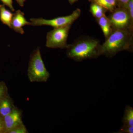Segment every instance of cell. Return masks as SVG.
Segmentation results:
<instances>
[{
  "label": "cell",
  "mask_w": 133,
  "mask_h": 133,
  "mask_svg": "<svg viewBox=\"0 0 133 133\" xmlns=\"http://www.w3.org/2000/svg\"><path fill=\"white\" fill-rule=\"evenodd\" d=\"M132 35L128 29H115L100 47V54L108 57L114 56L118 52L129 51L132 48Z\"/></svg>",
  "instance_id": "6da1fadb"
},
{
  "label": "cell",
  "mask_w": 133,
  "mask_h": 133,
  "mask_svg": "<svg viewBox=\"0 0 133 133\" xmlns=\"http://www.w3.org/2000/svg\"><path fill=\"white\" fill-rule=\"evenodd\" d=\"M100 45L97 39L89 37L79 38L69 44L66 55L69 58L77 62L97 58L100 56Z\"/></svg>",
  "instance_id": "7a4b0ae2"
},
{
  "label": "cell",
  "mask_w": 133,
  "mask_h": 133,
  "mask_svg": "<svg viewBox=\"0 0 133 133\" xmlns=\"http://www.w3.org/2000/svg\"><path fill=\"white\" fill-rule=\"evenodd\" d=\"M28 76L31 82H45L49 78L50 74L45 67L39 48L34 50L30 55Z\"/></svg>",
  "instance_id": "3957f363"
},
{
  "label": "cell",
  "mask_w": 133,
  "mask_h": 133,
  "mask_svg": "<svg viewBox=\"0 0 133 133\" xmlns=\"http://www.w3.org/2000/svg\"><path fill=\"white\" fill-rule=\"evenodd\" d=\"M71 26L55 28L48 32L46 36V47L52 49H66L69 45L67 40Z\"/></svg>",
  "instance_id": "277c9868"
},
{
  "label": "cell",
  "mask_w": 133,
  "mask_h": 133,
  "mask_svg": "<svg viewBox=\"0 0 133 133\" xmlns=\"http://www.w3.org/2000/svg\"><path fill=\"white\" fill-rule=\"evenodd\" d=\"M81 14V10L77 9L70 15L65 16L59 17L57 18L47 20L42 18H31V25L34 26L47 25L54 28H58L63 26L71 25L78 18Z\"/></svg>",
  "instance_id": "5b68a950"
},
{
  "label": "cell",
  "mask_w": 133,
  "mask_h": 133,
  "mask_svg": "<svg viewBox=\"0 0 133 133\" xmlns=\"http://www.w3.org/2000/svg\"><path fill=\"white\" fill-rule=\"evenodd\" d=\"M114 11L109 18L112 26L115 29H128L132 20L127 10L119 9Z\"/></svg>",
  "instance_id": "8992f818"
},
{
  "label": "cell",
  "mask_w": 133,
  "mask_h": 133,
  "mask_svg": "<svg viewBox=\"0 0 133 133\" xmlns=\"http://www.w3.org/2000/svg\"><path fill=\"white\" fill-rule=\"evenodd\" d=\"M3 119L6 133H8L12 129L23 123L22 111L16 107L10 113L3 117Z\"/></svg>",
  "instance_id": "52a82bcc"
},
{
  "label": "cell",
  "mask_w": 133,
  "mask_h": 133,
  "mask_svg": "<svg viewBox=\"0 0 133 133\" xmlns=\"http://www.w3.org/2000/svg\"><path fill=\"white\" fill-rule=\"evenodd\" d=\"M31 22L26 20L24 13L18 10L13 15L11 21V29L16 32L22 35L24 32L23 27L26 25H31Z\"/></svg>",
  "instance_id": "ba28073f"
},
{
  "label": "cell",
  "mask_w": 133,
  "mask_h": 133,
  "mask_svg": "<svg viewBox=\"0 0 133 133\" xmlns=\"http://www.w3.org/2000/svg\"><path fill=\"white\" fill-rule=\"evenodd\" d=\"M15 107L13 99L9 94L0 101V116L3 118L10 113Z\"/></svg>",
  "instance_id": "9c48e42d"
},
{
  "label": "cell",
  "mask_w": 133,
  "mask_h": 133,
  "mask_svg": "<svg viewBox=\"0 0 133 133\" xmlns=\"http://www.w3.org/2000/svg\"><path fill=\"white\" fill-rule=\"evenodd\" d=\"M5 5H0V21L11 29V21L14 14L7 9Z\"/></svg>",
  "instance_id": "30bf717a"
},
{
  "label": "cell",
  "mask_w": 133,
  "mask_h": 133,
  "mask_svg": "<svg viewBox=\"0 0 133 133\" xmlns=\"http://www.w3.org/2000/svg\"><path fill=\"white\" fill-rule=\"evenodd\" d=\"M98 22L101 29L106 38L112 32L111 24L109 18L105 15L97 19Z\"/></svg>",
  "instance_id": "8fae6325"
},
{
  "label": "cell",
  "mask_w": 133,
  "mask_h": 133,
  "mask_svg": "<svg viewBox=\"0 0 133 133\" xmlns=\"http://www.w3.org/2000/svg\"><path fill=\"white\" fill-rule=\"evenodd\" d=\"M94 3L102 6L105 9L114 12L116 5V0H90Z\"/></svg>",
  "instance_id": "7c38bea8"
},
{
  "label": "cell",
  "mask_w": 133,
  "mask_h": 133,
  "mask_svg": "<svg viewBox=\"0 0 133 133\" xmlns=\"http://www.w3.org/2000/svg\"><path fill=\"white\" fill-rule=\"evenodd\" d=\"M122 122L124 125L133 126V108L129 105L127 106L124 110L122 118Z\"/></svg>",
  "instance_id": "4fadbf2b"
},
{
  "label": "cell",
  "mask_w": 133,
  "mask_h": 133,
  "mask_svg": "<svg viewBox=\"0 0 133 133\" xmlns=\"http://www.w3.org/2000/svg\"><path fill=\"white\" fill-rule=\"evenodd\" d=\"M105 10L100 5L93 3L91 5L90 11L93 16L98 19L105 15Z\"/></svg>",
  "instance_id": "5bb4252c"
},
{
  "label": "cell",
  "mask_w": 133,
  "mask_h": 133,
  "mask_svg": "<svg viewBox=\"0 0 133 133\" xmlns=\"http://www.w3.org/2000/svg\"><path fill=\"white\" fill-rule=\"evenodd\" d=\"M9 95L8 90L6 83L4 81L0 82V101L2 99Z\"/></svg>",
  "instance_id": "9a60e30c"
},
{
  "label": "cell",
  "mask_w": 133,
  "mask_h": 133,
  "mask_svg": "<svg viewBox=\"0 0 133 133\" xmlns=\"http://www.w3.org/2000/svg\"><path fill=\"white\" fill-rule=\"evenodd\" d=\"M28 133L27 128L23 123L17 126L8 133Z\"/></svg>",
  "instance_id": "2e32d148"
},
{
  "label": "cell",
  "mask_w": 133,
  "mask_h": 133,
  "mask_svg": "<svg viewBox=\"0 0 133 133\" xmlns=\"http://www.w3.org/2000/svg\"><path fill=\"white\" fill-rule=\"evenodd\" d=\"M117 133H133V126H129L124 125L122 126L119 131Z\"/></svg>",
  "instance_id": "e0dca14e"
},
{
  "label": "cell",
  "mask_w": 133,
  "mask_h": 133,
  "mask_svg": "<svg viewBox=\"0 0 133 133\" xmlns=\"http://www.w3.org/2000/svg\"><path fill=\"white\" fill-rule=\"evenodd\" d=\"M126 8L128 10V12L132 21L133 17V0H130L126 5Z\"/></svg>",
  "instance_id": "ac0fdd59"
},
{
  "label": "cell",
  "mask_w": 133,
  "mask_h": 133,
  "mask_svg": "<svg viewBox=\"0 0 133 133\" xmlns=\"http://www.w3.org/2000/svg\"><path fill=\"white\" fill-rule=\"evenodd\" d=\"M3 5L7 6L12 12L15 11L14 8L13 6V1L12 0H0Z\"/></svg>",
  "instance_id": "d6986e66"
},
{
  "label": "cell",
  "mask_w": 133,
  "mask_h": 133,
  "mask_svg": "<svg viewBox=\"0 0 133 133\" xmlns=\"http://www.w3.org/2000/svg\"><path fill=\"white\" fill-rule=\"evenodd\" d=\"M0 133H6V129L3 118L0 116Z\"/></svg>",
  "instance_id": "ffe728a7"
},
{
  "label": "cell",
  "mask_w": 133,
  "mask_h": 133,
  "mask_svg": "<svg viewBox=\"0 0 133 133\" xmlns=\"http://www.w3.org/2000/svg\"><path fill=\"white\" fill-rule=\"evenodd\" d=\"M18 5L21 7H23L24 5V2L26 0H16Z\"/></svg>",
  "instance_id": "44dd1931"
},
{
  "label": "cell",
  "mask_w": 133,
  "mask_h": 133,
  "mask_svg": "<svg viewBox=\"0 0 133 133\" xmlns=\"http://www.w3.org/2000/svg\"><path fill=\"white\" fill-rule=\"evenodd\" d=\"M118 1L120 2L121 4L124 5V6L125 7L126 5L128 4V3L130 0H118Z\"/></svg>",
  "instance_id": "7402d4cb"
},
{
  "label": "cell",
  "mask_w": 133,
  "mask_h": 133,
  "mask_svg": "<svg viewBox=\"0 0 133 133\" xmlns=\"http://www.w3.org/2000/svg\"><path fill=\"white\" fill-rule=\"evenodd\" d=\"M69 1V2L71 5H72L73 3H74L76 2H77V1H78V0H68Z\"/></svg>",
  "instance_id": "603a6c76"
}]
</instances>
